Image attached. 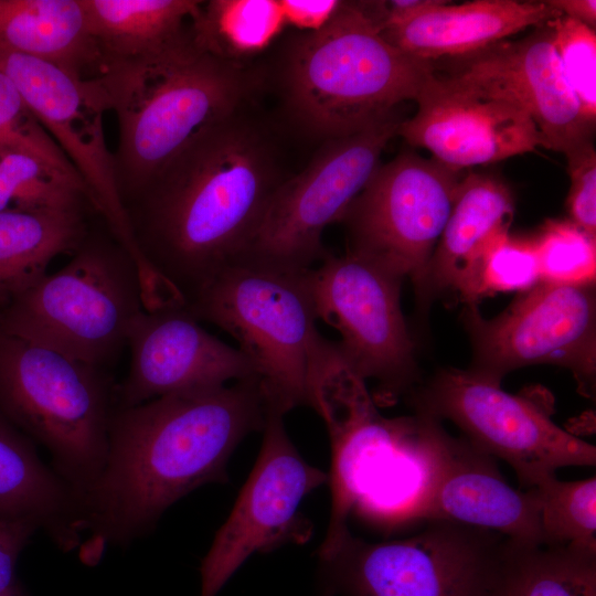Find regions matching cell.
<instances>
[{"label":"cell","instance_id":"25","mask_svg":"<svg viewBox=\"0 0 596 596\" xmlns=\"http://www.w3.org/2000/svg\"><path fill=\"white\" fill-rule=\"evenodd\" d=\"M89 228L85 210L0 212V310L32 287L60 254L75 252Z\"/></svg>","mask_w":596,"mask_h":596},{"label":"cell","instance_id":"29","mask_svg":"<svg viewBox=\"0 0 596 596\" xmlns=\"http://www.w3.org/2000/svg\"><path fill=\"white\" fill-rule=\"evenodd\" d=\"M87 203L93 207L79 178L31 155L0 148V212L85 210Z\"/></svg>","mask_w":596,"mask_h":596},{"label":"cell","instance_id":"32","mask_svg":"<svg viewBox=\"0 0 596 596\" xmlns=\"http://www.w3.org/2000/svg\"><path fill=\"white\" fill-rule=\"evenodd\" d=\"M564 79L585 120L596 123V33L586 24L558 15L547 22Z\"/></svg>","mask_w":596,"mask_h":596},{"label":"cell","instance_id":"28","mask_svg":"<svg viewBox=\"0 0 596 596\" xmlns=\"http://www.w3.org/2000/svg\"><path fill=\"white\" fill-rule=\"evenodd\" d=\"M285 25L279 0L202 1L192 23L201 49L237 63L268 47Z\"/></svg>","mask_w":596,"mask_h":596},{"label":"cell","instance_id":"6","mask_svg":"<svg viewBox=\"0 0 596 596\" xmlns=\"http://www.w3.org/2000/svg\"><path fill=\"white\" fill-rule=\"evenodd\" d=\"M311 268L243 257L225 267L187 307L198 321L231 334L252 363L267 408L308 405V380L319 331Z\"/></svg>","mask_w":596,"mask_h":596},{"label":"cell","instance_id":"35","mask_svg":"<svg viewBox=\"0 0 596 596\" xmlns=\"http://www.w3.org/2000/svg\"><path fill=\"white\" fill-rule=\"evenodd\" d=\"M571 179L566 207L570 221L596 236V151L587 140L565 153Z\"/></svg>","mask_w":596,"mask_h":596},{"label":"cell","instance_id":"9","mask_svg":"<svg viewBox=\"0 0 596 596\" xmlns=\"http://www.w3.org/2000/svg\"><path fill=\"white\" fill-rule=\"evenodd\" d=\"M505 536L445 520L412 535L369 542L347 533L318 557L322 596H487Z\"/></svg>","mask_w":596,"mask_h":596},{"label":"cell","instance_id":"8","mask_svg":"<svg viewBox=\"0 0 596 596\" xmlns=\"http://www.w3.org/2000/svg\"><path fill=\"white\" fill-rule=\"evenodd\" d=\"M116 406L104 369L0 331V409L46 448L81 504L106 462Z\"/></svg>","mask_w":596,"mask_h":596},{"label":"cell","instance_id":"20","mask_svg":"<svg viewBox=\"0 0 596 596\" xmlns=\"http://www.w3.org/2000/svg\"><path fill=\"white\" fill-rule=\"evenodd\" d=\"M445 520L542 545L534 488L515 489L496 459L465 437L447 435L424 522Z\"/></svg>","mask_w":596,"mask_h":596},{"label":"cell","instance_id":"21","mask_svg":"<svg viewBox=\"0 0 596 596\" xmlns=\"http://www.w3.org/2000/svg\"><path fill=\"white\" fill-rule=\"evenodd\" d=\"M561 15L547 1L429 0L408 20L381 31L404 53L435 63L479 52L528 28Z\"/></svg>","mask_w":596,"mask_h":596},{"label":"cell","instance_id":"39","mask_svg":"<svg viewBox=\"0 0 596 596\" xmlns=\"http://www.w3.org/2000/svg\"><path fill=\"white\" fill-rule=\"evenodd\" d=\"M0 596H28V593L24 589L23 585L19 582L11 588L0 592Z\"/></svg>","mask_w":596,"mask_h":596},{"label":"cell","instance_id":"22","mask_svg":"<svg viewBox=\"0 0 596 596\" xmlns=\"http://www.w3.org/2000/svg\"><path fill=\"white\" fill-rule=\"evenodd\" d=\"M513 213L512 193L500 179L473 172L462 177L418 298L451 291L468 305H476L483 257L509 233Z\"/></svg>","mask_w":596,"mask_h":596},{"label":"cell","instance_id":"11","mask_svg":"<svg viewBox=\"0 0 596 596\" xmlns=\"http://www.w3.org/2000/svg\"><path fill=\"white\" fill-rule=\"evenodd\" d=\"M317 319L334 328L339 352L364 381L376 384L375 404H391L418 384L415 345L400 292L403 279L373 258L349 249L327 254L310 270Z\"/></svg>","mask_w":596,"mask_h":596},{"label":"cell","instance_id":"1","mask_svg":"<svg viewBox=\"0 0 596 596\" xmlns=\"http://www.w3.org/2000/svg\"><path fill=\"white\" fill-rule=\"evenodd\" d=\"M269 132L243 107L198 135L124 202L164 307H187L249 249L286 180Z\"/></svg>","mask_w":596,"mask_h":596},{"label":"cell","instance_id":"2","mask_svg":"<svg viewBox=\"0 0 596 596\" xmlns=\"http://www.w3.org/2000/svg\"><path fill=\"white\" fill-rule=\"evenodd\" d=\"M266 413L256 377L116 406L106 462L82 498V562L95 565L107 546L125 547L149 534L196 488L228 482L233 451L263 430Z\"/></svg>","mask_w":596,"mask_h":596},{"label":"cell","instance_id":"12","mask_svg":"<svg viewBox=\"0 0 596 596\" xmlns=\"http://www.w3.org/2000/svg\"><path fill=\"white\" fill-rule=\"evenodd\" d=\"M473 360L468 369L501 385L509 372L533 364L568 369L582 395L596 382L595 284L540 281L521 291L503 312L485 319L476 305L462 313Z\"/></svg>","mask_w":596,"mask_h":596},{"label":"cell","instance_id":"19","mask_svg":"<svg viewBox=\"0 0 596 596\" xmlns=\"http://www.w3.org/2000/svg\"><path fill=\"white\" fill-rule=\"evenodd\" d=\"M415 102L416 114L401 121L397 136L454 170L494 163L542 146L536 126L521 108L462 89L435 71Z\"/></svg>","mask_w":596,"mask_h":596},{"label":"cell","instance_id":"36","mask_svg":"<svg viewBox=\"0 0 596 596\" xmlns=\"http://www.w3.org/2000/svg\"><path fill=\"white\" fill-rule=\"evenodd\" d=\"M38 530L30 520H0V592L19 583L18 560Z\"/></svg>","mask_w":596,"mask_h":596},{"label":"cell","instance_id":"7","mask_svg":"<svg viewBox=\"0 0 596 596\" xmlns=\"http://www.w3.org/2000/svg\"><path fill=\"white\" fill-rule=\"evenodd\" d=\"M142 310L131 256L111 233L88 231L67 265L0 310V331L104 369Z\"/></svg>","mask_w":596,"mask_h":596},{"label":"cell","instance_id":"30","mask_svg":"<svg viewBox=\"0 0 596 596\" xmlns=\"http://www.w3.org/2000/svg\"><path fill=\"white\" fill-rule=\"evenodd\" d=\"M544 546L596 553V478L563 481L549 477L533 487Z\"/></svg>","mask_w":596,"mask_h":596},{"label":"cell","instance_id":"14","mask_svg":"<svg viewBox=\"0 0 596 596\" xmlns=\"http://www.w3.org/2000/svg\"><path fill=\"white\" fill-rule=\"evenodd\" d=\"M461 179L459 171L409 151L379 166L341 220L349 249L409 278L419 296Z\"/></svg>","mask_w":596,"mask_h":596},{"label":"cell","instance_id":"15","mask_svg":"<svg viewBox=\"0 0 596 596\" xmlns=\"http://www.w3.org/2000/svg\"><path fill=\"white\" fill-rule=\"evenodd\" d=\"M284 416L267 408L256 462L201 561L199 596H216L252 554L302 544L312 534V524L299 513V505L328 483L329 476L299 454Z\"/></svg>","mask_w":596,"mask_h":596},{"label":"cell","instance_id":"17","mask_svg":"<svg viewBox=\"0 0 596 596\" xmlns=\"http://www.w3.org/2000/svg\"><path fill=\"white\" fill-rule=\"evenodd\" d=\"M440 76L462 89L521 108L546 149L565 155L593 140L595 127L583 117L564 79L547 23L520 40H503L457 57L453 70Z\"/></svg>","mask_w":596,"mask_h":596},{"label":"cell","instance_id":"18","mask_svg":"<svg viewBox=\"0 0 596 596\" xmlns=\"http://www.w3.org/2000/svg\"><path fill=\"white\" fill-rule=\"evenodd\" d=\"M184 307L142 310L127 337L131 360L117 406L256 377L249 360L201 327ZM257 379V377H256Z\"/></svg>","mask_w":596,"mask_h":596},{"label":"cell","instance_id":"4","mask_svg":"<svg viewBox=\"0 0 596 596\" xmlns=\"http://www.w3.org/2000/svg\"><path fill=\"white\" fill-rule=\"evenodd\" d=\"M254 77L244 63L201 49L193 33L158 53L104 61L95 79L117 117L123 205L198 135L244 107Z\"/></svg>","mask_w":596,"mask_h":596},{"label":"cell","instance_id":"31","mask_svg":"<svg viewBox=\"0 0 596 596\" xmlns=\"http://www.w3.org/2000/svg\"><path fill=\"white\" fill-rule=\"evenodd\" d=\"M540 281L560 285L595 284L596 236L570 220H546L532 237Z\"/></svg>","mask_w":596,"mask_h":596},{"label":"cell","instance_id":"24","mask_svg":"<svg viewBox=\"0 0 596 596\" xmlns=\"http://www.w3.org/2000/svg\"><path fill=\"white\" fill-rule=\"evenodd\" d=\"M0 49L91 79L102 53L82 0H0Z\"/></svg>","mask_w":596,"mask_h":596},{"label":"cell","instance_id":"13","mask_svg":"<svg viewBox=\"0 0 596 596\" xmlns=\"http://www.w3.org/2000/svg\"><path fill=\"white\" fill-rule=\"evenodd\" d=\"M401 121L393 111L356 132L327 140L301 172L277 188L243 257L295 268L321 262L328 254L322 232L342 220Z\"/></svg>","mask_w":596,"mask_h":596},{"label":"cell","instance_id":"5","mask_svg":"<svg viewBox=\"0 0 596 596\" xmlns=\"http://www.w3.org/2000/svg\"><path fill=\"white\" fill-rule=\"evenodd\" d=\"M432 62L387 42L363 1H341L319 30L286 51L280 85L287 110L306 134L326 140L356 132L415 100Z\"/></svg>","mask_w":596,"mask_h":596},{"label":"cell","instance_id":"23","mask_svg":"<svg viewBox=\"0 0 596 596\" xmlns=\"http://www.w3.org/2000/svg\"><path fill=\"white\" fill-rule=\"evenodd\" d=\"M15 519L34 522L66 553L84 539L79 497L0 409V520Z\"/></svg>","mask_w":596,"mask_h":596},{"label":"cell","instance_id":"26","mask_svg":"<svg viewBox=\"0 0 596 596\" xmlns=\"http://www.w3.org/2000/svg\"><path fill=\"white\" fill-rule=\"evenodd\" d=\"M82 2L103 62L153 54L183 42L193 33V19L202 3L198 0Z\"/></svg>","mask_w":596,"mask_h":596},{"label":"cell","instance_id":"16","mask_svg":"<svg viewBox=\"0 0 596 596\" xmlns=\"http://www.w3.org/2000/svg\"><path fill=\"white\" fill-rule=\"evenodd\" d=\"M0 71L15 85L36 119L85 183L93 207L141 273L145 264L134 243L121 203L104 114L105 95L95 78L83 79L45 61L0 49Z\"/></svg>","mask_w":596,"mask_h":596},{"label":"cell","instance_id":"34","mask_svg":"<svg viewBox=\"0 0 596 596\" xmlns=\"http://www.w3.org/2000/svg\"><path fill=\"white\" fill-rule=\"evenodd\" d=\"M540 283L533 238L510 233L496 241L486 253L478 281L479 298L502 291H524Z\"/></svg>","mask_w":596,"mask_h":596},{"label":"cell","instance_id":"27","mask_svg":"<svg viewBox=\"0 0 596 596\" xmlns=\"http://www.w3.org/2000/svg\"><path fill=\"white\" fill-rule=\"evenodd\" d=\"M487 596H596V553L505 538Z\"/></svg>","mask_w":596,"mask_h":596},{"label":"cell","instance_id":"3","mask_svg":"<svg viewBox=\"0 0 596 596\" xmlns=\"http://www.w3.org/2000/svg\"><path fill=\"white\" fill-rule=\"evenodd\" d=\"M309 405L331 444V512L317 556L350 532L351 514L384 531L424 523L448 435L441 422L416 413L382 416L365 381L339 355L313 372Z\"/></svg>","mask_w":596,"mask_h":596},{"label":"cell","instance_id":"33","mask_svg":"<svg viewBox=\"0 0 596 596\" xmlns=\"http://www.w3.org/2000/svg\"><path fill=\"white\" fill-rule=\"evenodd\" d=\"M0 148L31 155L81 179L64 152L31 111L13 82L1 71Z\"/></svg>","mask_w":596,"mask_h":596},{"label":"cell","instance_id":"37","mask_svg":"<svg viewBox=\"0 0 596 596\" xmlns=\"http://www.w3.org/2000/svg\"><path fill=\"white\" fill-rule=\"evenodd\" d=\"M286 24L311 32L322 28L334 14L341 1L279 0Z\"/></svg>","mask_w":596,"mask_h":596},{"label":"cell","instance_id":"38","mask_svg":"<svg viewBox=\"0 0 596 596\" xmlns=\"http://www.w3.org/2000/svg\"><path fill=\"white\" fill-rule=\"evenodd\" d=\"M549 4L561 15L579 21L590 29L596 25L595 0H549Z\"/></svg>","mask_w":596,"mask_h":596},{"label":"cell","instance_id":"10","mask_svg":"<svg viewBox=\"0 0 596 596\" xmlns=\"http://www.w3.org/2000/svg\"><path fill=\"white\" fill-rule=\"evenodd\" d=\"M416 414L458 426L471 445L515 472L520 489L564 467H594L596 447L558 427L531 401L469 370H439L409 393Z\"/></svg>","mask_w":596,"mask_h":596}]
</instances>
